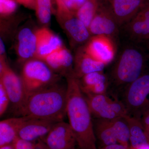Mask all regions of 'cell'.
I'll return each mask as SVG.
<instances>
[{"label":"cell","mask_w":149,"mask_h":149,"mask_svg":"<svg viewBox=\"0 0 149 149\" xmlns=\"http://www.w3.org/2000/svg\"><path fill=\"white\" fill-rule=\"evenodd\" d=\"M56 17L61 26L74 44L87 43L92 37L89 29L77 18L75 13L57 7Z\"/></svg>","instance_id":"cell-10"},{"label":"cell","mask_w":149,"mask_h":149,"mask_svg":"<svg viewBox=\"0 0 149 149\" xmlns=\"http://www.w3.org/2000/svg\"><path fill=\"white\" fill-rule=\"evenodd\" d=\"M13 144L15 149H46L42 142L35 144L34 142L23 140L19 137L16 138Z\"/></svg>","instance_id":"cell-27"},{"label":"cell","mask_w":149,"mask_h":149,"mask_svg":"<svg viewBox=\"0 0 149 149\" xmlns=\"http://www.w3.org/2000/svg\"><path fill=\"white\" fill-rule=\"evenodd\" d=\"M0 149H15L13 144H9L0 147Z\"/></svg>","instance_id":"cell-34"},{"label":"cell","mask_w":149,"mask_h":149,"mask_svg":"<svg viewBox=\"0 0 149 149\" xmlns=\"http://www.w3.org/2000/svg\"><path fill=\"white\" fill-rule=\"evenodd\" d=\"M110 6L119 27L129 21L149 0H111Z\"/></svg>","instance_id":"cell-13"},{"label":"cell","mask_w":149,"mask_h":149,"mask_svg":"<svg viewBox=\"0 0 149 149\" xmlns=\"http://www.w3.org/2000/svg\"><path fill=\"white\" fill-rule=\"evenodd\" d=\"M37 47V38L35 32L29 28H24L17 37V52L22 60H29L35 57Z\"/></svg>","instance_id":"cell-19"},{"label":"cell","mask_w":149,"mask_h":149,"mask_svg":"<svg viewBox=\"0 0 149 149\" xmlns=\"http://www.w3.org/2000/svg\"><path fill=\"white\" fill-rule=\"evenodd\" d=\"M94 131L100 147L118 143L111 120L93 118Z\"/></svg>","instance_id":"cell-21"},{"label":"cell","mask_w":149,"mask_h":149,"mask_svg":"<svg viewBox=\"0 0 149 149\" xmlns=\"http://www.w3.org/2000/svg\"><path fill=\"white\" fill-rule=\"evenodd\" d=\"M87 0H55L57 6L66 9L74 13L82 6Z\"/></svg>","instance_id":"cell-26"},{"label":"cell","mask_w":149,"mask_h":149,"mask_svg":"<svg viewBox=\"0 0 149 149\" xmlns=\"http://www.w3.org/2000/svg\"><path fill=\"white\" fill-rule=\"evenodd\" d=\"M67 101V85L56 83L28 96L18 115L60 122L66 116Z\"/></svg>","instance_id":"cell-3"},{"label":"cell","mask_w":149,"mask_h":149,"mask_svg":"<svg viewBox=\"0 0 149 149\" xmlns=\"http://www.w3.org/2000/svg\"><path fill=\"white\" fill-rule=\"evenodd\" d=\"M6 49L4 44L1 39L0 40V56L6 57Z\"/></svg>","instance_id":"cell-33"},{"label":"cell","mask_w":149,"mask_h":149,"mask_svg":"<svg viewBox=\"0 0 149 149\" xmlns=\"http://www.w3.org/2000/svg\"><path fill=\"white\" fill-rule=\"evenodd\" d=\"M0 83L3 85L13 107L18 114L24 106L27 96L21 77H19L6 61L0 57Z\"/></svg>","instance_id":"cell-8"},{"label":"cell","mask_w":149,"mask_h":149,"mask_svg":"<svg viewBox=\"0 0 149 149\" xmlns=\"http://www.w3.org/2000/svg\"><path fill=\"white\" fill-rule=\"evenodd\" d=\"M56 123L52 120L28 117L19 130L18 137L26 141L34 142L45 137Z\"/></svg>","instance_id":"cell-14"},{"label":"cell","mask_w":149,"mask_h":149,"mask_svg":"<svg viewBox=\"0 0 149 149\" xmlns=\"http://www.w3.org/2000/svg\"><path fill=\"white\" fill-rule=\"evenodd\" d=\"M112 65L106 73L108 80L107 94L119 99L130 83L149 69V56L146 44L120 42Z\"/></svg>","instance_id":"cell-1"},{"label":"cell","mask_w":149,"mask_h":149,"mask_svg":"<svg viewBox=\"0 0 149 149\" xmlns=\"http://www.w3.org/2000/svg\"><path fill=\"white\" fill-rule=\"evenodd\" d=\"M58 75L45 62L35 58L25 62L20 76L26 96L56 83Z\"/></svg>","instance_id":"cell-4"},{"label":"cell","mask_w":149,"mask_h":149,"mask_svg":"<svg viewBox=\"0 0 149 149\" xmlns=\"http://www.w3.org/2000/svg\"><path fill=\"white\" fill-rule=\"evenodd\" d=\"M149 40V2L119 29V42L145 44Z\"/></svg>","instance_id":"cell-7"},{"label":"cell","mask_w":149,"mask_h":149,"mask_svg":"<svg viewBox=\"0 0 149 149\" xmlns=\"http://www.w3.org/2000/svg\"><path fill=\"white\" fill-rule=\"evenodd\" d=\"M28 118L20 116L11 118L0 122V147L13 144L18 137V133L22 125Z\"/></svg>","instance_id":"cell-20"},{"label":"cell","mask_w":149,"mask_h":149,"mask_svg":"<svg viewBox=\"0 0 149 149\" xmlns=\"http://www.w3.org/2000/svg\"><path fill=\"white\" fill-rule=\"evenodd\" d=\"M145 44H146V47L147 50H148L149 56V40L146 43H145Z\"/></svg>","instance_id":"cell-36"},{"label":"cell","mask_w":149,"mask_h":149,"mask_svg":"<svg viewBox=\"0 0 149 149\" xmlns=\"http://www.w3.org/2000/svg\"><path fill=\"white\" fill-rule=\"evenodd\" d=\"M116 45L110 37L95 35L91 37L84 48L89 55L107 66L115 58L117 52Z\"/></svg>","instance_id":"cell-11"},{"label":"cell","mask_w":149,"mask_h":149,"mask_svg":"<svg viewBox=\"0 0 149 149\" xmlns=\"http://www.w3.org/2000/svg\"><path fill=\"white\" fill-rule=\"evenodd\" d=\"M93 118L111 120L128 115L123 103L108 94L85 95Z\"/></svg>","instance_id":"cell-6"},{"label":"cell","mask_w":149,"mask_h":149,"mask_svg":"<svg viewBox=\"0 0 149 149\" xmlns=\"http://www.w3.org/2000/svg\"><path fill=\"white\" fill-rule=\"evenodd\" d=\"M98 149H129L119 143L113 144L106 146L99 147Z\"/></svg>","instance_id":"cell-32"},{"label":"cell","mask_w":149,"mask_h":149,"mask_svg":"<svg viewBox=\"0 0 149 149\" xmlns=\"http://www.w3.org/2000/svg\"></svg>","instance_id":"cell-38"},{"label":"cell","mask_w":149,"mask_h":149,"mask_svg":"<svg viewBox=\"0 0 149 149\" xmlns=\"http://www.w3.org/2000/svg\"><path fill=\"white\" fill-rule=\"evenodd\" d=\"M118 143L130 149V130L125 116L111 120Z\"/></svg>","instance_id":"cell-24"},{"label":"cell","mask_w":149,"mask_h":149,"mask_svg":"<svg viewBox=\"0 0 149 149\" xmlns=\"http://www.w3.org/2000/svg\"><path fill=\"white\" fill-rule=\"evenodd\" d=\"M42 61L54 72L65 74L66 77L72 76L73 57L70 52L63 46L49 54Z\"/></svg>","instance_id":"cell-15"},{"label":"cell","mask_w":149,"mask_h":149,"mask_svg":"<svg viewBox=\"0 0 149 149\" xmlns=\"http://www.w3.org/2000/svg\"><path fill=\"white\" fill-rule=\"evenodd\" d=\"M120 97L128 115L139 118L149 107V69L128 85Z\"/></svg>","instance_id":"cell-5"},{"label":"cell","mask_w":149,"mask_h":149,"mask_svg":"<svg viewBox=\"0 0 149 149\" xmlns=\"http://www.w3.org/2000/svg\"><path fill=\"white\" fill-rule=\"evenodd\" d=\"M105 1H107L110 2L111 0H105Z\"/></svg>","instance_id":"cell-37"},{"label":"cell","mask_w":149,"mask_h":149,"mask_svg":"<svg viewBox=\"0 0 149 149\" xmlns=\"http://www.w3.org/2000/svg\"><path fill=\"white\" fill-rule=\"evenodd\" d=\"M135 149H149V144H144Z\"/></svg>","instance_id":"cell-35"},{"label":"cell","mask_w":149,"mask_h":149,"mask_svg":"<svg viewBox=\"0 0 149 149\" xmlns=\"http://www.w3.org/2000/svg\"><path fill=\"white\" fill-rule=\"evenodd\" d=\"M35 10L41 23L47 24L50 21L52 13L51 0H35Z\"/></svg>","instance_id":"cell-25"},{"label":"cell","mask_w":149,"mask_h":149,"mask_svg":"<svg viewBox=\"0 0 149 149\" xmlns=\"http://www.w3.org/2000/svg\"><path fill=\"white\" fill-rule=\"evenodd\" d=\"M146 133H149V107L141 113L140 118Z\"/></svg>","instance_id":"cell-30"},{"label":"cell","mask_w":149,"mask_h":149,"mask_svg":"<svg viewBox=\"0 0 149 149\" xmlns=\"http://www.w3.org/2000/svg\"><path fill=\"white\" fill-rule=\"evenodd\" d=\"M100 3V0H87L75 13L88 29L97 12Z\"/></svg>","instance_id":"cell-23"},{"label":"cell","mask_w":149,"mask_h":149,"mask_svg":"<svg viewBox=\"0 0 149 149\" xmlns=\"http://www.w3.org/2000/svg\"><path fill=\"white\" fill-rule=\"evenodd\" d=\"M92 36L105 35L119 42L120 27L113 15L110 4L100 3L95 16L88 27Z\"/></svg>","instance_id":"cell-9"},{"label":"cell","mask_w":149,"mask_h":149,"mask_svg":"<svg viewBox=\"0 0 149 149\" xmlns=\"http://www.w3.org/2000/svg\"><path fill=\"white\" fill-rule=\"evenodd\" d=\"M125 118L130 130V149H135L141 145L149 144L140 119L128 115Z\"/></svg>","instance_id":"cell-22"},{"label":"cell","mask_w":149,"mask_h":149,"mask_svg":"<svg viewBox=\"0 0 149 149\" xmlns=\"http://www.w3.org/2000/svg\"><path fill=\"white\" fill-rule=\"evenodd\" d=\"M66 115L80 149H97L93 118L77 79L66 77Z\"/></svg>","instance_id":"cell-2"},{"label":"cell","mask_w":149,"mask_h":149,"mask_svg":"<svg viewBox=\"0 0 149 149\" xmlns=\"http://www.w3.org/2000/svg\"><path fill=\"white\" fill-rule=\"evenodd\" d=\"M17 8L15 0H0V14L1 16H6L14 13Z\"/></svg>","instance_id":"cell-28"},{"label":"cell","mask_w":149,"mask_h":149,"mask_svg":"<svg viewBox=\"0 0 149 149\" xmlns=\"http://www.w3.org/2000/svg\"><path fill=\"white\" fill-rule=\"evenodd\" d=\"M10 103V99L3 86L0 83V116L1 117L7 110Z\"/></svg>","instance_id":"cell-29"},{"label":"cell","mask_w":149,"mask_h":149,"mask_svg":"<svg viewBox=\"0 0 149 149\" xmlns=\"http://www.w3.org/2000/svg\"><path fill=\"white\" fill-rule=\"evenodd\" d=\"M35 32L37 38L35 58L42 60L49 54L63 47L61 39L48 28L43 27Z\"/></svg>","instance_id":"cell-16"},{"label":"cell","mask_w":149,"mask_h":149,"mask_svg":"<svg viewBox=\"0 0 149 149\" xmlns=\"http://www.w3.org/2000/svg\"><path fill=\"white\" fill-rule=\"evenodd\" d=\"M74 63L72 77L77 79L88 73L104 71L107 66L89 55L85 51L84 47L78 49Z\"/></svg>","instance_id":"cell-17"},{"label":"cell","mask_w":149,"mask_h":149,"mask_svg":"<svg viewBox=\"0 0 149 149\" xmlns=\"http://www.w3.org/2000/svg\"><path fill=\"white\" fill-rule=\"evenodd\" d=\"M78 80L84 95L107 94L108 80L104 71L88 73Z\"/></svg>","instance_id":"cell-18"},{"label":"cell","mask_w":149,"mask_h":149,"mask_svg":"<svg viewBox=\"0 0 149 149\" xmlns=\"http://www.w3.org/2000/svg\"><path fill=\"white\" fill-rule=\"evenodd\" d=\"M43 143L46 149H74L76 140L68 123H56L44 137Z\"/></svg>","instance_id":"cell-12"},{"label":"cell","mask_w":149,"mask_h":149,"mask_svg":"<svg viewBox=\"0 0 149 149\" xmlns=\"http://www.w3.org/2000/svg\"><path fill=\"white\" fill-rule=\"evenodd\" d=\"M15 1L24 7L30 9L34 10L35 8V0H15Z\"/></svg>","instance_id":"cell-31"}]
</instances>
